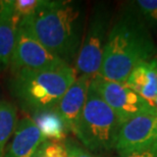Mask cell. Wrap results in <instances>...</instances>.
Returning a JSON list of instances; mask_svg holds the SVG:
<instances>
[{
    "label": "cell",
    "mask_w": 157,
    "mask_h": 157,
    "mask_svg": "<svg viewBox=\"0 0 157 157\" xmlns=\"http://www.w3.org/2000/svg\"><path fill=\"white\" fill-rule=\"evenodd\" d=\"M155 54L148 26L133 11L128 12L109 31L97 77L125 83L137 65L154 58Z\"/></svg>",
    "instance_id": "1"
},
{
    "label": "cell",
    "mask_w": 157,
    "mask_h": 157,
    "mask_svg": "<svg viewBox=\"0 0 157 157\" xmlns=\"http://www.w3.org/2000/svg\"><path fill=\"white\" fill-rule=\"evenodd\" d=\"M81 10L73 2L47 1L21 24L50 53L71 65L80 49Z\"/></svg>",
    "instance_id": "2"
},
{
    "label": "cell",
    "mask_w": 157,
    "mask_h": 157,
    "mask_svg": "<svg viewBox=\"0 0 157 157\" xmlns=\"http://www.w3.org/2000/svg\"><path fill=\"white\" fill-rule=\"evenodd\" d=\"M77 78L75 67L68 63L46 70H23L12 74L10 89L23 108L33 114L55 107Z\"/></svg>",
    "instance_id": "3"
},
{
    "label": "cell",
    "mask_w": 157,
    "mask_h": 157,
    "mask_svg": "<svg viewBox=\"0 0 157 157\" xmlns=\"http://www.w3.org/2000/svg\"><path fill=\"white\" fill-rule=\"evenodd\" d=\"M119 127L114 112L90 86L75 136L89 151H108L114 148Z\"/></svg>",
    "instance_id": "4"
},
{
    "label": "cell",
    "mask_w": 157,
    "mask_h": 157,
    "mask_svg": "<svg viewBox=\"0 0 157 157\" xmlns=\"http://www.w3.org/2000/svg\"><path fill=\"white\" fill-rule=\"evenodd\" d=\"M91 87L114 112L121 125L138 114L155 110L125 83L95 77L91 82Z\"/></svg>",
    "instance_id": "5"
},
{
    "label": "cell",
    "mask_w": 157,
    "mask_h": 157,
    "mask_svg": "<svg viewBox=\"0 0 157 157\" xmlns=\"http://www.w3.org/2000/svg\"><path fill=\"white\" fill-rule=\"evenodd\" d=\"M107 28V12L100 9L95 11L75 60L78 76H88L92 80L98 76L108 35Z\"/></svg>",
    "instance_id": "6"
},
{
    "label": "cell",
    "mask_w": 157,
    "mask_h": 157,
    "mask_svg": "<svg viewBox=\"0 0 157 157\" xmlns=\"http://www.w3.org/2000/svg\"><path fill=\"white\" fill-rule=\"evenodd\" d=\"M157 143V111H146L119 127L114 149L121 156L141 152Z\"/></svg>",
    "instance_id": "7"
},
{
    "label": "cell",
    "mask_w": 157,
    "mask_h": 157,
    "mask_svg": "<svg viewBox=\"0 0 157 157\" xmlns=\"http://www.w3.org/2000/svg\"><path fill=\"white\" fill-rule=\"evenodd\" d=\"M67 63L50 53L21 24H18L17 39L10 59V70L14 74L23 70L38 71Z\"/></svg>",
    "instance_id": "8"
},
{
    "label": "cell",
    "mask_w": 157,
    "mask_h": 157,
    "mask_svg": "<svg viewBox=\"0 0 157 157\" xmlns=\"http://www.w3.org/2000/svg\"><path fill=\"white\" fill-rule=\"evenodd\" d=\"M91 82L92 78L90 77L78 76L74 84L68 88L54 107L73 134L86 103Z\"/></svg>",
    "instance_id": "9"
},
{
    "label": "cell",
    "mask_w": 157,
    "mask_h": 157,
    "mask_svg": "<svg viewBox=\"0 0 157 157\" xmlns=\"http://www.w3.org/2000/svg\"><path fill=\"white\" fill-rule=\"evenodd\" d=\"M43 141L45 140L33 119L25 117L17 122L3 157H32Z\"/></svg>",
    "instance_id": "10"
},
{
    "label": "cell",
    "mask_w": 157,
    "mask_h": 157,
    "mask_svg": "<svg viewBox=\"0 0 157 157\" xmlns=\"http://www.w3.org/2000/svg\"><path fill=\"white\" fill-rule=\"evenodd\" d=\"M20 18L15 14L12 0L0 1V71L10 64Z\"/></svg>",
    "instance_id": "11"
},
{
    "label": "cell",
    "mask_w": 157,
    "mask_h": 157,
    "mask_svg": "<svg viewBox=\"0 0 157 157\" xmlns=\"http://www.w3.org/2000/svg\"><path fill=\"white\" fill-rule=\"evenodd\" d=\"M125 84L150 104L157 97V57L137 65Z\"/></svg>",
    "instance_id": "12"
},
{
    "label": "cell",
    "mask_w": 157,
    "mask_h": 157,
    "mask_svg": "<svg viewBox=\"0 0 157 157\" xmlns=\"http://www.w3.org/2000/svg\"><path fill=\"white\" fill-rule=\"evenodd\" d=\"M39 128L43 139L45 141H54V142H64L70 133L67 125L61 118L54 107L38 111L33 113L31 117Z\"/></svg>",
    "instance_id": "13"
},
{
    "label": "cell",
    "mask_w": 157,
    "mask_h": 157,
    "mask_svg": "<svg viewBox=\"0 0 157 157\" xmlns=\"http://www.w3.org/2000/svg\"><path fill=\"white\" fill-rule=\"evenodd\" d=\"M17 112L13 104L6 101L0 103V157L4 156L5 147L13 135L17 124Z\"/></svg>",
    "instance_id": "14"
},
{
    "label": "cell",
    "mask_w": 157,
    "mask_h": 157,
    "mask_svg": "<svg viewBox=\"0 0 157 157\" xmlns=\"http://www.w3.org/2000/svg\"><path fill=\"white\" fill-rule=\"evenodd\" d=\"M133 3V12L147 26L157 24V0H138Z\"/></svg>",
    "instance_id": "15"
},
{
    "label": "cell",
    "mask_w": 157,
    "mask_h": 157,
    "mask_svg": "<svg viewBox=\"0 0 157 157\" xmlns=\"http://www.w3.org/2000/svg\"><path fill=\"white\" fill-rule=\"evenodd\" d=\"M46 3V0H12L13 10L20 21L40 9Z\"/></svg>",
    "instance_id": "16"
},
{
    "label": "cell",
    "mask_w": 157,
    "mask_h": 157,
    "mask_svg": "<svg viewBox=\"0 0 157 157\" xmlns=\"http://www.w3.org/2000/svg\"><path fill=\"white\" fill-rule=\"evenodd\" d=\"M63 143L54 141H43L32 157H65Z\"/></svg>",
    "instance_id": "17"
},
{
    "label": "cell",
    "mask_w": 157,
    "mask_h": 157,
    "mask_svg": "<svg viewBox=\"0 0 157 157\" xmlns=\"http://www.w3.org/2000/svg\"><path fill=\"white\" fill-rule=\"evenodd\" d=\"M65 149V157H96L92 152L87 150L71 140H67L63 142Z\"/></svg>",
    "instance_id": "18"
},
{
    "label": "cell",
    "mask_w": 157,
    "mask_h": 157,
    "mask_svg": "<svg viewBox=\"0 0 157 157\" xmlns=\"http://www.w3.org/2000/svg\"><path fill=\"white\" fill-rule=\"evenodd\" d=\"M121 157H157V151L154 149V147H151V148L144 150V151L132 153V154L121 156Z\"/></svg>",
    "instance_id": "19"
},
{
    "label": "cell",
    "mask_w": 157,
    "mask_h": 157,
    "mask_svg": "<svg viewBox=\"0 0 157 157\" xmlns=\"http://www.w3.org/2000/svg\"><path fill=\"white\" fill-rule=\"evenodd\" d=\"M150 105H151L152 107L154 108L155 110L157 111V97H156V98H155L154 100H153V101H152L151 103H150Z\"/></svg>",
    "instance_id": "20"
},
{
    "label": "cell",
    "mask_w": 157,
    "mask_h": 157,
    "mask_svg": "<svg viewBox=\"0 0 157 157\" xmlns=\"http://www.w3.org/2000/svg\"><path fill=\"white\" fill-rule=\"evenodd\" d=\"M153 147H154V149H155V150H156V151H157V143H156V144H155V145H154V146H153Z\"/></svg>",
    "instance_id": "21"
},
{
    "label": "cell",
    "mask_w": 157,
    "mask_h": 157,
    "mask_svg": "<svg viewBox=\"0 0 157 157\" xmlns=\"http://www.w3.org/2000/svg\"><path fill=\"white\" fill-rule=\"evenodd\" d=\"M0 103H1V99H0Z\"/></svg>",
    "instance_id": "22"
}]
</instances>
